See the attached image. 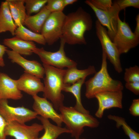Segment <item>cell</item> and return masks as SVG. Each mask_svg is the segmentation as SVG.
I'll list each match as a JSON object with an SVG mask.
<instances>
[{"label": "cell", "mask_w": 139, "mask_h": 139, "mask_svg": "<svg viewBox=\"0 0 139 139\" xmlns=\"http://www.w3.org/2000/svg\"><path fill=\"white\" fill-rule=\"evenodd\" d=\"M7 123L0 114V139H6L4 133L5 127Z\"/></svg>", "instance_id": "obj_33"}, {"label": "cell", "mask_w": 139, "mask_h": 139, "mask_svg": "<svg viewBox=\"0 0 139 139\" xmlns=\"http://www.w3.org/2000/svg\"><path fill=\"white\" fill-rule=\"evenodd\" d=\"M107 57L102 51V61L100 70L94 75L85 82V96L88 99L94 98L97 94L108 91H121L123 85L120 81L113 79L109 75L107 70Z\"/></svg>", "instance_id": "obj_3"}, {"label": "cell", "mask_w": 139, "mask_h": 139, "mask_svg": "<svg viewBox=\"0 0 139 139\" xmlns=\"http://www.w3.org/2000/svg\"><path fill=\"white\" fill-rule=\"evenodd\" d=\"M136 25L134 32L135 34L139 37V14H138L136 17Z\"/></svg>", "instance_id": "obj_35"}, {"label": "cell", "mask_w": 139, "mask_h": 139, "mask_svg": "<svg viewBox=\"0 0 139 139\" xmlns=\"http://www.w3.org/2000/svg\"><path fill=\"white\" fill-rule=\"evenodd\" d=\"M34 100L32 108L37 114L46 119H50L57 125L61 127L63 121L61 115L55 109L53 104L45 98L37 95L32 97Z\"/></svg>", "instance_id": "obj_13"}, {"label": "cell", "mask_w": 139, "mask_h": 139, "mask_svg": "<svg viewBox=\"0 0 139 139\" xmlns=\"http://www.w3.org/2000/svg\"><path fill=\"white\" fill-rule=\"evenodd\" d=\"M118 5L120 11L129 7L139 8V0H118L115 2Z\"/></svg>", "instance_id": "obj_30"}, {"label": "cell", "mask_w": 139, "mask_h": 139, "mask_svg": "<svg viewBox=\"0 0 139 139\" xmlns=\"http://www.w3.org/2000/svg\"><path fill=\"white\" fill-rule=\"evenodd\" d=\"M92 4L96 8L103 11L111 9L112 6L111 0H90Z\"/></svg>", "instance_id": "obj_29"}, {"label": "cell", "mask_w": 139, "mask_h": 139, "mask_svg": "<svg viewBox=\"0 0 139 139\" xmlns=\"http://www.w3.org/2000/svg\"><path fill=\"white\" fill-rule=\"evenodd\" d=\"M112 41L121 55L137 46L139 43V37L132 32L128 24L121 21L119 17L116 33Z\"/></svg>", "instance_id": "obj_8"}, {"label": "cell", "mask_w": 139, "mask_h": 139, "mask_svg": "<svg viewBox=\"0 0 139 139\" xmlns=\"http://www.w3.org/2000/svg\"><path fill=\"white\" fill-rule=\"evenodd\" d=\"M60 45L59 50L55 52L45 50L43 47H36L32 52L39 57L43 64L63 69L76 66L77 63L66 56L64 50L65 43L60 39Z\"/></svg>", "instance_id": "obj_5"}, {"label": "cell", "mask_w": 139, "mask_h": 139, "mask_svg": "<svg viewBox=\"0 0 139 139\" xmlns=\"http://www.w3.org/2000/svg\"><path fill=\"white\" fill-rule=\"evenodd\" d=\"M37 118L41 123L45 132L41 137L35 139H56L63 133H71V131L66 127H62L52 124L48 119L41 116H38Z\"/></svg>", "instance_id": "obj_22"}, {"label": "cell", "mask_w": 139, "mask_h": 139, "mask_svg": "<svg viewBox=\"0 0 139 139\" xmlns=\"http://www.w3.org/2000/svg\"><path fill=\"white\" fill-rule=\"evenodd\" d=\"M130 113L134 116H139V99L133 100L132 104L129 109Z\"/></svg>", "instance_id": "obj_31"}, {"label": "cell", "mask_w": 139, "mask_h": 139, "mask_svg": "<svg viewBox=\"0 0 139 139\" xmlns=\"http://www.w3.org/2000/svg\"><path fill=\"white\" fill-rule=\"evenodd\" d=\"M23 95L18 89L16 80L12 79L7 74L0 72V100H18Z\"/></svg>", "instance_id": "obj_16"}, {"label": "cell", "mask_w": 139, "mask_h": 139, "mask_svg": "<svg viewBox=\"0 0 139 139\" xmlns=\"http://www.w3.org/2000/svg\"><path fill=\"white\" fill-rule=\"evenodd\" d=\"M48 0H25L27 15L39 12L46 5Z\"/></svg>", "instance_id": "obj_26"}, {"label": "cell", "mask_w": 139, "mask_h": 139, "mask_svg": "<svg viewBox=\"0 0 139 139\" xmlns=\"http://www.w3.org/2000/svg\"><path fill=\"white\" fill-rule=\"evenodd\" d=\"M63 122L66 128L70 130L72 137L79 138L84 131V128L87 126L92 128H96L99 122L95 118L90 114L81 113L72 107L64 105L59 109Z\"/></svg>", "instance_id": "obj_4"}, {"label": "cell", "mask_w": 139, "mask_h": 139, "mask_svg": "<svg viewBox=\"0 0 139 139\" xmlns=\"http://www.w3.org/2000/svg\"><path fill=\"white\" fill-rule=\"evenodd\" d=\"M15 24L17 27L23 25L27 15L25 0H6Z\"/></svg>", "instance_id": "obj_21"}, {"label": "cell", "mask_w": 139, "mask_h": 139, "mask_svg": "<svg viewBox=\"0 0 139 139\" xmlns=\"http://www.w3.org/2000/svg\"><path fill=\"white\" fill-rule=\"evenodd\" d=\"M125 86L135 95L139 94V82H126Z\"/></svg>", "instance_id": "obj_32"}, {"label": "cell", "mask_w": 139, "mask_h": 139, "mask_svg": "<svg viewBox=\"0 0 139 139\" xmlns=\"http://www.w3.org/2000/svg\"><path fill=\"white\" fill-rule=\"evenodd\" d=\"M124 79L126 82H139V67L135 65L125 69Z\"/></svg>", "instance_id": "obj_27"}, {"label": "cell", "mask_w": 139, "mask_h": 139, "mask_svg": "<svg viewBox=\"0 0 139 139\" xmlns=\"http://www.w3.org/2000/svg\"><path fill=\"white\" fill-rule=\"evenodd\" d=\"M96 72L93 66H90L83 70H79L76 66L68 68L65 70L63 77L64 84H72L81 79L86 78L88 76Z\"/></svg>", "instance_id": "obj_20"}, {"label": "cell", "mask_w": 139, "mask_h": 139, "mask_svg": "<svg viewBox=\"0 0 139 139\" xmlns=\"http://www.w3.org/2000/svg\"><path fill=\"white\" fill-rule=\"evenodd\" d=\"M96 34L102 46V51L113 66L115 71L120 73L123 71L120 54L116 45L109 37L106 29L97 20L95 22Z\"/></svg>", "instance_id": "obj_7"}, {"label": "cell", "mask_w": 139, "mask_h": 139, "mask_svg": "<svg viewBox=\"0 0 139 139\" xmlns=\"http://www.w3.org/2000/svg\"><path fill=\"white\" fill-rule=\"evenodd\" d=\"M44 129L42 125L34 123L30 126L25 123L13 121L7 123L4 131L5 135L15 139H35Z\"/></svg>", "instance_id": "obj_11"}, {"label": "cell", "mask_w": 139, "mask_h": 139, "mask_svg": "<svg viewBox=\"0 0 139 139\" xmlns=\"http://www.w3.org/2000/svg\"><path fill=\"white\" fill-rule=\"evenodd\" d=\"M75 139H85V138L80 139L79 138H75Z\"/></svg>", "instance_id": "obj_37"}, {"label": "cell", "mask_w": 139, "mask_h": 139, "mask_svg": "<svg viewBox=\"0 0 139 139\" xmlns=\"http://www.w3.org/2000/svg\"><path fill=\"white\" fill-rule=\"evenodd\" d=\"M46 8L51 13L63 12L65 7L63 0H48Z\"/></svg>", "instance_id": "obj_28"}, {"label": "cell", "mask_w": 139, "mask_h": 139, "mask_svg": "<svg viewBox=\"0 0 139 139\" xmlns=\"http://www.w3.org/2000/svg\"><path fill=\"white\" fill-rule=\"evenodd\" d=\"M19 89L33 96L40 92H43L44 84L40 79L32 74L24 72L19 79L16 80Z\"/></svg>", "instance_id": "obj_15"}, {"label": "cell", "mask_w": 139, "mask_h": 139, "mask_svg": "<svg viewBox=\"0 0 139 139\" xmlns=\"http://www.w3.org/2000/svg\"><path fill=\"white\" fill-rule=\"evenodd\" d=\"M107 117L116 123L117 128L121 127L125 134L130 139H139V134L133 130L127 124L123 118L114 115H109Z\"/></svg>", "instance_id": "obj_25"}, {"label": "cell", "mask_w": 139, "mask_h": 139, "mask_svg": "<svg viewBox=\"0 0 139 139\" xmlns=\"http://www.w3.org/2000/svg\"><path fill=\"white\" fill-rule=\"evenodd\" d=\"M92 23L90 14L80 7L66 15L60 39L70 45H85L84 33L91 29Z\"/></svg>", "instance_id": "obj_1"}, {"label": "cell", "mask_w": 139, "mask_h": 139, "mask_svg": "<svg viewBox=\"0 0 139 139\" xmlns=\"http://www.w3.org/2000/svg\"><path fill=\"white\" fill-rule=\"evenodd\" d=\"M85 2L93 11L100 23L107 28L108 35L112 41L116 33L118 19L120 11L117 5L114 2L111 9L106 11L97 8L89 0Z\"/></svg>", "instance_id": "obj_10"}, {"label": "cell", "mask_w": 139, "mask_h": 139, "mask_svg": "<svg viewBox=\"0 0 139 139\" xmlns=\"http://www.w3.org/2000/svg\"><path fill=\"white\" fill-rule=\"evenodd\" d=\"M7 48L4 45L0 44V67H3L5 65L4 58V55Z\"/></svg>", "instance_id": "obj_34"}, {"label": "cell", "mask_w": 139, "mask_h": 139, "mask_svg": "<svg viewBox=\"0 0 139 139\" xmlns=\"http://www.w3.org/2000/svg\"><path fill=\"white\" fill-rule=\"evenodd\" d=\"M122 91H108L98 93L94 98L97 100L98 107L95 113V116L101 118L103 115L104 111L112 108L122 109Z\"/></svg>", "instance_id": "obj_12"}, {"label": "cell", "mask_w": 139, "mask_h": 139, "mask_svg": "<svg viewBox=\"0 0 139 139\" xmlns=\"http://www.w3.org/2000/svg\"><path fill=\"white\" fill-rule=\"evenodd\" d=\"M77 0H63L64 6L70 4H72L77 1Z\"/></svg>", "instance_id": "obj_36"}, {"label": "cell", "mask_w": 139, "mask_h": 139, "mask_svg": "<svg viewBox=\"0 0 139 139\" xmlns=\"http://www.w3.org/2000/svg\"><path fill=\"white\" fill-rule=\"evenodd\" d=\"M17 28L7 2H2L0 6V34L9 31L14 36Z\"/></svg>", "instance_id": "obj_19"}, {"label": "cell", "mask_w": 139, "mask_h": 139, "mask_svg": "<svg viewBox=\"0 0 139 139\" xmlns=\"http://www.w3.org/2000/svg\"><path fill=\"white\" fill-rule=\"evenodd\" d=\"M0 114L7 123L13 121L25 123L38 116L34 111L24 106L14 107L9 105L7 100L5 99L0 100Z\"/></svg>", "instance_id": "obj_9"}, {"label": "cell", "mask_w": 139, "mask_h": 139, "mask_svg": "<svg viewBox=\"0 0 139 139\" xmlns=\"http://www.w3.org/2000/svg\"><path fill=\"white\" fill-rule=\"evenodd\" d=\"M14 35L25 41H34L43 45H45L46 44L41 34L32 31L23 25H21L17 27L15 32Z\"/></svg>", "instance_id": "obj_24"}, {"label": "cell", "mask_w": 139, "mask_h": 139, "mask_svg": "<svg viewBox=\"0 0 139 139\" xmlns=\"http://www.w3.org/2000/svg\"><path fill=\"white\" fill-rule=\"evenodd\" d=\"M43 66L45 75L43 96L51 101L55 110H59L64 105V96L62 92L68 84H64L63 81L66 70L43 64Z\"/></svg>", "instance_id": "obj_2"}, {"label": "cell", "mask_w": 139, "mask_h": 139, "mask_svg": "<svg viewBox=\"0 0 139 139\" xmlns=\"http://www.w3.org/2000/svg\"><path fill=\"white\" fill-rule=\"evenodd\" d=\"M6 53L11 62L21 66L24 69V72L33 75L40 79L44 77V68L37 61L27 60L12 50L7 49Z\"/></svg>", "instance_id": "obj_14"}, {"label": "cell", "mask_w": 139, "mask_h": 139, "mask_svg": "<svg viewBox=\"0 0 139 139\" xmlns=\"http://www.w3.org/2000/svg\"><path fill=\"white\" fill-rule=\"evenodd\" d=\"M66 16L63 12H53L46 20L40 34L48 45H53L61 37Z\"/></svg>", "instance_id": "obj_6"}, {"label": "cell", "mask_w": 139, "mask_h": 139, "mask_svg": "<svg viewBox=\"0 0 139 139\" xmlns=\"http://www.w3.org/2000/svg\"><path fill=\"white\" fill-rule=\"evenodd\" d=\"M51 13L45 6L38 13L33 15H27L23 25L35 33L40 34L42 28Z\"/></svg>", "instance_id": "obj_18"}, {"label": "cell", "mask_w": 139, "mask_h": 139, "mask_svg": "<svg viewBox=\"0 0 139 139\" xmlns=\"http://www.w3.org/2000/svg\"><path fill=\"white\" fill-rule=\"evenodd\" d=\"M85 79L84 78L81 79L71 85L67 84L64 87L63 91L71 93L74 96L76 103L74 107L77 111L82 113L89 114V111L85 109L82 105L81 98V88L85 83Z\"/></svg>", "instance_id": "obj_23"}, {"label": "cell", "mask_w": 139, "mask_h": 139, "mask_svg": "<svg viewBox=\"0 0 139 139\" xmlns=\"http://www.w3.org/2000/svg\"><path fill=\"white\" fill-rule=\"evenodd\" d=\"M3 44L5 46L21 55H32L33 50L36 47L34 42L25 41L16 36L4 39L3 40Z\"/></svg>", "instance_id": "obj_17"}]
</instances>
